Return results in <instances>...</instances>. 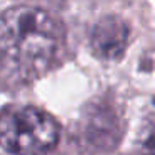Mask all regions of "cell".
Returning <instances> with one entry per match:
<instances>
[{
    "mask_svg": "<svg viewBox=\"0 0 155 155\" xmlns=\"http://www.w3.org/2000/svg\"><path fill=\"white\" fill-rule=\"evenodd\" d=\"M58 38L48 12L32 5L5 10L0 15V80L25 84L42 77L54 62Z\"/></svg>",
    "mask_w": 155,
    "mask_h": 155,
    "instance_id": "1",
    "label": "cell"
},
{
    "mask_svg": "<svg viewBox=\"0 0 155 155\" xmlns=\"http://www.w3.org/2000/svg\"><path fill=\"white\" fill-rule=\"evenodd\" d=\"M60 137L52 115L32 105L0 110V147L12 155H47Z\"/></svg>",
    "mask_w": 155,
    "mask_h": 155,
    "instance_id": "2",
    "label": "cell"
},
{
    "mask_svg": "<svg viewBox=\"0 0 155 155\" xmlns=\"http://www.w3.org/2000/svg\"><path fill=\"white\" fill-rule=\"evenodd\" d=\"M128 42V25L115 15L104 17L94 27L90 44L95 55L107 60H117L124 55Z\"/></svg>",
    "mask_w": 155,
    "mask_h": 155,
    "instance_id": "3",
    "label": "cell"
},
{
    "mask_svg": "<svg viewBox=\"0 0 155 155\" xmlns=\"http://www.w3.org/2000/svg\"><path fill=\"white\" fill-rule=\"evenodd\" d=\"M143 148L148 155H155V104L150 115V122H148V130L143 138Z\"/></svg>",
    "mask_w": 155,
    "mask_h": 155,
    "instance_id": "4",
    "label": "cell"
}]
</instances>
